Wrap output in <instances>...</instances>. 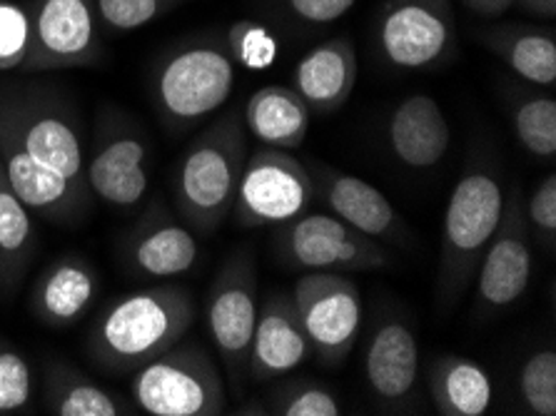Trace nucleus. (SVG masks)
Here are the masks:
<instances>
[{"instance_id":"nucleus-1","label":"nucleus","mask_w":556,"mask_h":416,"mask_svg":"<svg viewBox=\"0 0 556 416\" xmlns=\"http://www.w3.org/2000/svg\"><path fill=\"white\" fill-rule=\"evenodd\" d=\"M188 287L155 285L113 300L92 322L86 350L98 369L128 377L170 350L195 325Z\"/></svg>"},{"instance_id":"nucleus-2","label":"nucleus","mask_w":556,"mask_h":416,"mask_svg":"<svg viewBox=\"0 0 556 416\" xmlns=\"http://www.w3.org/2000/svg\"><path fill=\"white\" fill-rule=\"evenodd\" d=\"M248 152L242 110L217 117L185 150L173 192L180 219L195 235H215L232 215Z\"/></svg>"},{"instance_id":"nucleus-3","label":"nucleus","mask_w":556,"mask_h":416,"mask_svg":"<svg viewBox=\"0 0 556 416\" xmlns=\"http://www.w3.org/2000/svg\"><path fill=\"white\" fill-rule=\"evenodd\" d=\"M507 188L492 167L477 165L462 175L444 212L440 265H437V310L452 312L471 290L477 267L500 227Z\"/></svg>"},{"instance_id":"nucleus-4","label":"nucleus","mask_w":556,"mask_h":416,"mask_svg":"<svg viewBox=\"0 0 556 416\" xmlns=\"http://www.w3.org/2000/svg\"><path fill=\"white\" fill-rule=\"evenodd\" d=\"M0 127L13 135L38 163L63 175L75 190L92 198L86 175L88 152L83 146V127L61 92L43 85H3Z\"/></svg>"},{"instance_id":"nucleus-5","label":"nucleus","mask_w":556,"mask_h":416,"mask_svg":"<svg viewBox=\"0 0 556 416\" xmlns=\"http://www.w3.org/2000/svg\"><path fill=\"white\" fill-rule=\"evenodd\" d=\"M235 61L213 38H192L165 50L153 67V105L170 130H190L232 96Z\"/></svg>"},{"instance_id":"nucleus-6","label":"nucleus","mask_w":556,"mask_h":416,"mask_svg":"<svg viewBox=\"0 0 556 416\" xmlns=\"http://www.w3.org/2000/svg\"><path fill=\"white\" fill-rule=\"evenodd\" d=\"M132 404L150 416H217L227 409L220 371L198 342L182 339L132 371Z\"/></svg>"},{"instance_id":"nucleus-7","label":"nucleus","mask_w":556,"mask_h":416,"mask_svg":"<svg viewBox=\"0 0 556 416\" xmlns=\"http://www.w3.org/2000/svg\"><path fill=\"white\" fill-rule=\"evenodd\" d=\"M153 148L142 127L123 110L100 113L86 157L92 200L117 212H132L148 200Z\"/></svg>"},{"instance_id":"nucleus-8","label":"nucleus","mask_w":556,"mask_h":416,"mask_svg":"<svg viewBox=\"0 0 556 416\" xmlns=\"http://www.w3.org/2000/svg\"><path fill=\"white\" fill-rule=\"evenodd\" d=\"M312 200L315 188L309 169L290 150L260 146L248 152L230 217L245 229L280 227L305 215Z\"/></svg>"},{"instance_id":"nucleus-9","label":"nucleus","mask_w":556,"mask_h":416,"mask_svg":"<svg viewBox=\"0 0 556 416\" xmlns=\"http://www.w3.org/2000/svg\"><path fill=\"white\" fill-rule=\"evenodd\" d=\"M275 229V250L294 272L348 275L390 265V254L382 244L325 212H305Z\"/></svg>"},{"instance_id":"nucleus-10","label":"nucleus","mask_w":556,"mask_h":416,"mask_svg":"<svg viewBox=\"0 0 556 416\" xmlns=\"http://www.w3.org/2000/svg\"><path fill=\"white\" fill-rule=\"evenodd\" d=\"M292 300L312 356L327 369L342 367L355 350L362 327L359 287L337 272H302L292 287Z\"/></svg>"},{"instance_id":"nucleus-11","label":"nucleus","mask_w":556,"mask_h":416,"mask_svg":"<svg viewBox=\"0 0 556 416\" xmlns=\"http://www.w3.org/2000/svg\"><path fill=\"white\" fill-rule=\"evenodd\" d=\"M452 0H384L377 18V48L394 71H429L452 55Z\"/></svg>"},{"instance_id":"nucleus-12","label":"nucleus","mask_w":556,"mask_h":416,"mask_svg":"<svg viewBox=\"0 0 556 416\" xmlns=\"http://www.w3.org/2000/svg\"><path fill=\"white\" fill-rule=\"evenodd\" d=\"M257 267L248 250L223 262L207 290L205 322L217 354L223 356L235 389L242 387L248 369L250 339L257 319Z\"/></svg>"},{"instance_id":"nucleus-13","label":"nucleus","mask_w":556,"mask_h":416,"mask_svg":"<svg viewBox=\"0 0 556 416\" xmlns=\"http://www.w3.org/2000/svg\"><path fill=\"white\" fill-rule=\"evenodd\" d=\"M532 229L527 223L525 194L511 185L504 198L500 227L475 275V312L482 317L507 312L525 297L532 279Z\"/></svg>"},{"instance_id":"nucleus-14","label":"nucleus","mask_w":556,"mask_h":416,"mask_svg":"<svg viewBox=\"0 0 556 416\" xmlns=\"http://www.w3.org/2000/svg\"><path fill=\"white\" fill-rule=\"evenodd\" d=\"M96 0H30V50L21 71L88 67L103 58Z\"/></svg>"},{"instance_id":"nucleus-15","label":"nucleus","mask_w":556,"mask_h":416,"mask_svg":"<svg viewBox=\"0 0 556 416\" xmlns=\"http://www.w3.org/2000/svg\"><path fill=\"white\" fill-rule=\"evenodd\" d=\"M365 379L377 409L412 414L419 406V344L400 314L375 322L365 350Z\"/></svg>"},{"instance_id":"nucleus-16","label":"nucleus","mask_w":556,"mask_h":416,"mask_svg":"<svg viewBox=\"0 0 556 416\" xmlns=\"http://www.w3.org/2000/svg\"><path fill=\"white\" fill-rule=\"evenodd\" d=\"M307 169L315 198L323 200L327 210L344 225L377 242L400 244V248L415 242V232L409 229L407 219L392 207L387 194L379 192L375 185L323 163H312Z\"/></svg>"},{"instance_id":"nucleus-17","label":"nucleus","mask_w":556,"mask_h":416,"mask_svg":"<svg viewBox=\"0 0 556 416\" xmlns=\"http://www.w3.org/2000/svg\"><path fill=\"white\" fill-rule=\"evenodd\" d=\"M198 235L165 205L150 202L123 248L125 269L142 279H170L188 275L198 267Z\"/></svg>"},{"instance_id":"nucleus-18","label":"nucleus","mask_w":556,"mask_h":416,"mask_svg":"<svg viewBox=\"0 0 556 416\" xmlns=\"http://www.w3.org/2000/svg\"><path fill=\"white\" fill-rule=\"evenodd\" d=\"M312 356V344L294 307L292 292H273L257 307L245 375L255 385L277 381L300 369Z\"/></svg>"},{"instance_id":"nucleus-19","label":"nucleus","mask_w":556,"mask_h":416,"mask_svg":"<svg viewBox=\"0 0 556 416\" xmlns=\"http://www.w3.org/2000/svg\"><path fill=\"white\" fill-rule=\"evenodd\" d=\"M0 167L33 215H40L48 223L75 225L92 207V198L75 190L63 175L38 163L3 127H0Z\"/></svg>"},{"instance_id":"nucleus-20","label":"nucleus","mask_w":556,"mask_h":416,"mask_svg":"<svg viewBox=\"0 0 556 416\" xmlns=\"http://www.w3.org/2000/svg\"><path fill=\"white\" fill-rule=\"evenodd\" d=\"M98 294V269L83 254H61L38 272L28 304L40 325L67 329L86 317Z\"/></svg>"},{"instance_id":"nucleus-21","label":"nucleus","mask_w":556,"mask_h":416,"mask_svg":"<svg viewBox=\"0 0 556 416\" xmlns=\"http://www.w3.org/2000/svg\"><path fill=\"white\" fill-rule=\"evenodd\" d=\"M357 85V50L350 38H332L312 48L294 65L292 88L309 113L332 115L348 105Z\"/></svg>"},{"instance_id":"nucleus-22","label":"nucleus","mask_w":556,"mask_h":416,"mask_svg":"<svg viewBox=\"0 0 556 416\" xmlns=\"http://www.w3.org/2000/svg\"><path fill=\"white\" fill-rule=\"evenodd\" d=\"M387 142L404 167L429 169L440 165L452 142L442 105L425 92L404 98L390 115Z\"/></svg>"},{"instance_id":"nucleus-23","label":"nucleus","mask_w":556,"mask_h":416,"mask_svg":"<svg viewBox=\"0 0 556 416\" xmlns=\"http://www.w3.org/2000/svg\"><path fill=\"white\" fill-rule=\"evenodd\" d=\"M43 409L55 416H132L138 406L100 387L86 371L63 360H50L43 369Z\"/></svg>"},{"instance_id":"nucleus-24","label":"nucleus","mask_w":556,"mask_h":416,"mask_svg":"<svg viewBox=\"0 0 556 416\" xmlns=\"http://www.w3.org/2000/svg\"><path fill=\"white\" fill-rule=\"evenodd\" d=\"M479 42L509 65V71L536 88L556 83V36L542 25L504 23L479 33Z\"/></svg>"},{"instance_id":"nucleus-25","label":"nucleus","mask_w":556,"mask_h":416,"mask_svg":"<svg viewBox=\"0 0 556 416\" xmlns=\"http://www.w3.org/2000/svg\"><path fill=\"white\" fill-rule=\"evenodd\" d=\"M242 121L260 146L298 150L307 138L312 113L294 88L265 85L250 96L245 110H242Z\"/></svg>"},{"instance_id":"nucleus-26","label":"nucleus","mask_w":556,"mask_h":416,"mask_svg":"<svg viewBox=\"0 0 556 416\" xmlns=\"http://www.w3.org/2000/svg\"><path fill=\"white\" fill-rule=\"evenodd\" d=\"M36 250L38 229L33 212L15 194L0 167V300H15Z\"/></svg>"},{"instance_id":"nucleus-27","label":"nucleus","mask_w":556,"mask_h":416,"mask_svg":"<svg viewBox=\"0 0 556 416\" xmlns=\"http://www.w3.org/2000/svg\"><path fill=\"white\" fill-rule=\"evenodd\" d=\"M429 396L442 416H484L492 406V379L482 364L450 354L429 367Z\"/></svg>"},{"instance_id":"nucleus-28","label":"nucleus","mask_w":556,"mask_h":416,"mask_svg":"<svg viewBox=\"0 0 556 416\" xmlns=\"http://www.w3.org/2000/svg\"><path fill=\"white\" fill-rule=\"evenodd\" d=\"M511 125L519 146L536 160L556 157V98L549 92H517Z\"/></svg>"},{"instance_id":"nucleus-29","label":"nucleus","mask_w":556,"mask_h":416,"mask_svg":"<svg viewBox=\"0 0 556 416\" xmlns=\"http://www.w3.org/2000/svg\"><path fill=\"white\" fill-rule=\"evenodd\" d=\"M277 416H340L344 406L330 387L312 379H285L273 387L265 404Z\"/></svg>"},{"instance_id":"nucleus-30","label":"nucleus","mask_w":556,"mask_h":416,"mask_svg":"<svg viewBox=\"0 0 556 416\" xmlns=\"http://www.w3.org/2000/svg\"><path fill=\"white\" fill-rule=\"evenodd\" d=\"M519 396L529 414L556 416V352L539 350L521 364Z\"/></svg>"},{"instance_id":"nucleus-31","label":"nucleus","mask_w":556,"mask_h":416,"mask_svg":"<svg viewBox=\"0 0 556 416\" xmlns=\"http://www.w3.org/2000/svg\"><path fill=\"white\" fill-rule=\"evenodd\" d=\"M225 46L235 65L248 71H267L269 65H275L280 50L275 33L257 21H235L227 28Z\"/></svg>"},{"instance_id":"nucleus-32","label":"nucleus","mask_w":556,"mask_h":416,"mask_svg":"<svg viewBox=\"0 0 556 416\" xmlns=\"http://www.w3.org/2000/svg\"><path fill=\"white\" fill-rule=\"evenodd\" d=\"M33 409V371L25 354L0 335V416Z\"/></svg>"},{"instance_id":"nucleus-33","label":"nucleus","mask_w":556,"mask_h":416,"mask_svg":"<svg viewBox=\"0 0 556 416\" xmlns=\"http://www.w3.org/2000/svg\"><path fill=\"white\" fill-rule=\"evenodd\" d=\"M180 3L182 0H96V13L100 28L121 36L146 28Z\"/></svg>"},{"instance_id":"nucleus-34","label":"nucleus","mask_w":556,"mask_h":416,"mask_svg":"<svg viewBox=\"0 0 556 416\" xmlns=\"http://www.w3.org/2000/svg\"><path fill=\"white\" fill-rule=\"evenodd\" d=\"M30 50V3L0 0V73L21 71Z\"/></svg>"},{"instance_id":"nucleus-35","label":"nucleus","mask_w":556,"mask_h":416,"mask_svg":"<svg viewBox=\"0 0 556 416\" xmlns=\"http://www.w3.org/2000/svg\"><path fill=\"white\" fill-rule=\"evenodd\" d=\"M527 223L532 229V240L546 252L556 248V175H546L536 185L532 198L525 200Z\"/></svg>"},{"instance_id":"nucleus-36","label":"nucleus","mask_w":556,"mask_h":416,"mask_svg":"<svg viewBox=\"0 0 556 416\" xmlns=\"http://www.w3.org/2000/svg\"><path fill=\"white\" fill-rule=\"evenodd\" d=\"M357 0H285L294 21L305 25H330L344 18Z\"/></svg>"},{"instance_id":"nucleus-37","label":"nucleus","mask_w":556,"mask_h":416,"mask_svg":"<svg viewBox=\"0 0 556 416\" xmlns=\"http://www.w3.org/2000/svg\"><path fill=\"white\" fill-rule=\"evenodd\" d=\"M471 13L479 15V18H500L502 13H507L514 8L517 0H462Z\"/></svg>"},{"instance_id":"nucleus-38","label":"nucleus","mask_w":556,"mask_h":416,"mask_svg":"<svg viewBox=\"0 0 556 416\" xmlns=\"http://www.w3.org/2000/svg\"><path fill=\"white\" fill-rule=\"evenodd\" d=\"M514 5H519V11L534 15V18H542V21L556 18V0H517Z\"/></svg>"}]
</instances>
